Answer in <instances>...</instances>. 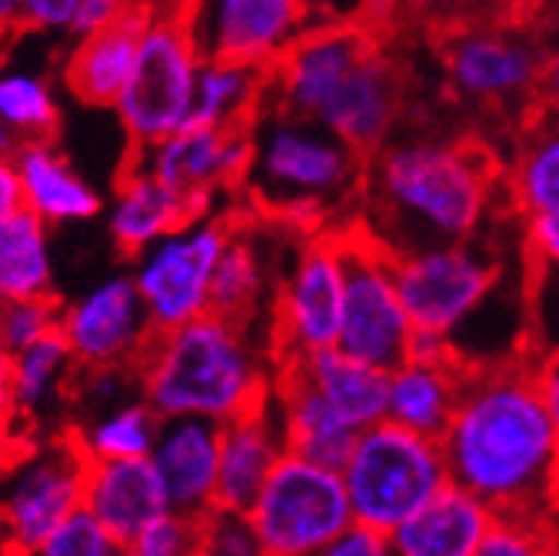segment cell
Returning a JSON list of instances; mask_svg holds the SVG:
<instances>
[{
  "label": "cell",
  "mask_w": 559,
  "mask_h": 556,
  "mask_svg": "<svg viewBox=\"0 0 559 556\" xmlns=\"http://www.w3.org/2000/svg\"><path fill=\"white\" fill-rule=\"evenodd\" d=\"M549 513L559 517V457H556V466H552V486H549Z\"/></svg>",
  "instance_id": "f5cc1de1"
},
{
  "label": "cell",
  "mask_w": 559,
  "mask_h": 556,
  "mask_svg": "<svg viewBox=\"0 0 559 556\" xmlns=\"http://www.w3.org/2000/svg\"><path fill=\"white\" fill-rule=\"evenodd\" d=\"M0 556H21L11 533H8V527H4V520H0Z\"/></svg>",
  "instance_id": "db71d44e"
},
{
  "label": "cell",
  "mask_w": 559,
  "mask_h": 556,
  "mask_svg": "<svg viewBox=\"0 0 559 556\" xmlns=\"http://www.w3.org/2000/svg\"><path fill=\"white\" fill-rule=\"evenodd\" d=\"M197 523V517L167 510L127 543V556H193Z\"/></svg>",
  "instance_id": "f35d334b"
},
{
  "label": "cell",
  "mask_w": 559,
  "mask_h": 556,
  "mask_svg": "<svg viewBox=\"0 0 559 556\" xmlns=\"http://www.w3.org/2000/svg\"><path fill=\"white\" fill-rule=\"evenodd\" d=\"M507 174L473 137H406L367 157L357 224L393 257L476 240Z\"/></svg>",
  "instance_id": "6da1fadb"
},
{
  "label": "cell",
  "mask_w": 559,
  "mask_h": 556,
  "mask_svg": "<svg viewBox=\"0 0 559 556\" xmlns=\"http://www.w3.org/2000/svg\"><path fill=\"white\" fill-rule=\"evenodd\" d=\"M144 397L160 416H203L230 424L273 397L276 360L250 323L203 314L174 330H154L133 364Z\"/></svg>",
  "instance_id": "3957f363"
},
{
  "label": "cell",
  "mask_w": 559,
  "mask_h": 556,
  "mask_svg": "<svg viewBox=\"0 0 559 556\" xmlns=\"http://www.w3.org/2000/svg\"><path fill=\"white\" fill-rule=\"evenodd\" d=\"M440 443L450 480L497 513L549 517L559 430L549 421L526 357L466 370Z\"/></svg>",
  "instance_id": "7a4b0ae2"
},
{
  "label": "cell",
  "mask_w": 559,
  "mask_h": 556,
  "mask_svg": "<svg viewBox=\"0 0 559 556\" xmlns=\"http://www.w3.org/2000/svg\"><path fill=\"white\" fill-rule=\"evenodd\" d=\"M21 147V141L11 133V127L0 120V157H14V151Z\"/></svg>",
  "instance_id": "f907efd6"
},
{
  "label": "cell",
  "mask_w": 559,
  "mask_h": 556,
  "mask_svg": "<svg viewBox=\"0 0 559 556\" xmlns=\"http://www.w3.org/2000/svg\"><path fill=\"white\" fill-rule=\"evenodd\" d=\"M136 0H84L74 24H70V37H91L104 27H110L114 21H120Z\"/></svg>",
  "instance_id": "7bdbcfd3"
},
{
  "label": "cell",
  "mask_w": 559,
  "mask_h": 556,
  "mask_svg": "<svg viewBox=\"0 0 559 556\" xmlns=\"http://www.w3.org/2000/svg\"><path fill=\"white\" fill-rule=\"evenodd\" d=\"M206 60L270 67L310 27L307 0H197L187 14Z\"/></svg>",
  "instance_id": "9a60e30c"
},
{
  "label": "cell",
  "mask_w": 559,
  "mask_h": 556,
  "mask_svg": "<svg viewBox=\"0 0 559 556\" xmlns=\"http://www.w3.org/2000/svg\"><path fill=\"white\" fill-rule=\"evenodd\" d=\"M313 556H396V553H393L390 533L364 527V523H349L340 536H333Z\"/></svg>",
  "instance_id": "60d3db41"
},
{
  "label": "cell",
  "mask_w": 559,
  "mask_h": 556,
  "mask_svg": "<svg viewBox=\"0 0 559 556\" xmlns=\"http://www.w3.org/2000/svg\"><path fill=\"white\" fill-rule=\"evenodd\" d=\"M87 453L74 437L53 440L24 457L0 486V520H4L21 556H31L70 513L84 507Z\"/></svg>",
  "instance_id": "4fadbf2b"
},
{
  "label": "cell",
  "mask_w": 559,
  "mask_h": 556,
  "mask_svg": "<svg viewBox=\"0 0 559 556\" xmlns=\"http://www.w3.org/2000/svg\"><path fill=\"white\" fill-rule=\"evenodd\" d=\"M133 154L167 187L183 193L197 217H206L214 214V197L221 190L243 187L253 161V130L190 123L167 141Z\"/></svg>",
  "instance_id": "2e32d148"
},
{
  "label": "cell",
  "mask_w": 559,
  "mask_h": 556,
  "mask_svg": "<svg viewBox=\"0 0 559 556\" xmlns=\"http://www.w3.org/2000/svg\"><path fill=\"white\" fill-rule=\"evenodd\" d=\"M287 453L284 424L273 397L250 413L234 416L221 430V483H217V507L221 510H250L260 486Z\"/></svg>",
  "instance_id": "44dd1931"
},
{
  "label": "cell",
  "mask_w": 559,
  "mask_h": 556,
  "mask_svg": "<svg viewBox=\"0 0 559 556\" xmlns=\"http://www.w3.org/2000/svg\"><path fill=\"white\" fill-rule=\"evenodd\" d=\"M24 206L47 227L87 224L104 211L97 187L57 151L53 141H24L14 151Z\"/></svg>",
  "instance_id": "603a6c76"
},
{
  "label": "cell",
  "mask_w": 559,
  "mask_h": 556,
  "mask_svg": "<svg viewBox=\"0 0 559 556\" xmlns=\"http://www.w3.org/2000/svg\"><path fill=\"white\" fill-rule=\"evenodd\" d=\"M469 14L463 21H526L530 0H463Z\"/></svg>",
  "instance_id": "bcb514c9"
},
{
  "label": "cell",
  "mask_w": 559,
  "mask_h": 556,
  "mask_svg": "<svg viewBox=\"0 0 559 556\" xmlns=\"http://www.w3.org/2000/svg\"><path fill=\"white\" fill-rule=\"evenodd\" d=\"M493 520H497L493 507L450 480L433 500L413 510L390 533L393 553L396 556H476Z\"/></svg>",
  "instance_id": "7402d4cb"
},
{
  "label": "cell",
  "mask_w": 559,
  "mask_h": 556,
  "mask_svg": "<svg viewBox=\"0 0 559 556\" xmlns=\"http://www.w3.org/2000/svg\"><path fill=\"white\" fill-rule=\"evenodd\" d=\"M287 364H294L357 434L386 421L390 370L349 357L340 346H323V351H313Z\"/></svg>",
  "instance_id": "4316f807"
},
{
  "label": "cell",
  "mask_w": 559,
  "mask_h": 556,
  "mask_svg": "<svg viewBox=\"0 0 559 556\" xmlns=\"http://www.w3.org/2000/svg\"><path fill=\"white\" fill-rule=\"evenodd\" d=\"M151 17H154V8L147 0H136V4L110 27L91 37H78V44L67 50V60L60 67L63 87L87 107L114 110L123 87L133 78L140 44H144Z\"/></svg>",
  "instance_id": "d6986e66"
},
{
  "label": "cell",
  "mask_w": 559,
  "mask_h": 556,
  "mask_svg": "<svg viewBox=\"0 0 559 556\" xmlns=\"http://www.w3.org/2000/svg\"><path fill=\"white\" fill-rule=\"evenodd\" d=\"M273 556H313L354 520L343 473L300 453H284L247 510Z\"/></svg>",
  "instance_id": "9c48e42d"
},
{
  "label": "cell",
  "mask_w": 559,
  "mask_h": 556,
  "mask_svg": "<svg viewBox=\"0 0 559 556\" xmlns=\"http://www.w3.org/2000/svg\"><path fill=\"white\" fill-rule=\"evenodd\" d=\"M84 507L97 513L123 543L160 513L174 510L167 486L151 457L136 460H97L87 466Z\"/></svg>",
  "instance_id": "cb8c5ba5"
},
{
  "label": "cell",
  "mask_w": 559,
  "mask_h": 556,
  "mask_svg": "<svg viewBox=\"0 0 559 556\" xmlns=\"http://www.w3.org/2000/svg\"><path fill=\"white\" fill-rule=\"evenodd\" d=\"M500 281L503 263L476 240L433 244L396 257V287L413 327L450 340L473 323Z\"/></svg>",
  "instance_id": "7c38bea8"
},
{
  "label": "cell",
  "mask_w": 559,
  "mask_h": 556,
  "mask_svg": "<svg viewBox=\"0 0 559 556\" xmlns=\"http://www.w3.org/2000/svg\"><path fill=\"white\" fill-rule=\"evenodd\" d=\"M340 473L354 520L383 533H393L450 483L440 437L406 430L393 421L360 430Z\"/></svg>",
  "instance_id": "5b68a950"
},
{
  "label": "cell",
  "mask_w": 559,
  "mask_h": 556,
  "mask_svg": "<svg viewBox=\"0 0 559 556\" xmlns=\"http://www.w3.org/2000/svg\"><path fill=\"white\" fill-rule=\"evenodd\" d=\"M536 104L549 107L559 114V47L546 54L543 60V74H539V87H536Z\"/></svg>",
  "instance_id": "c3c4849f"
},
{
  "label": "cell",
  "mask_w": 559,
  "mask_h": 556,
  "mask_svg": "<svg viewBox=\"0 0 559 556\" xmlns=\"http://www.w3.org/2000/svg\"><path fill=\"white\" fill-rule=\"evenodd\" d=\"M164 416L144 400L133 397L117 406L97 410L94 421L84 424L74 440L87 453L91 463L97 460H136V457H151L157 434H160Z\"/></svg>",
  "instance_id": "4dcf8cb0"
},
{
  "label": "cell",
  "mask_w": 559,
  "mask_h": 556,
  "mask_svg": "<svg viewBox=\"0 0 559 556\" xmlns=\"http://www.w3.org/2000/svg\"><path fill=\"white\" fill-rule=\"evenodd\" d=\"M409 4L419 11H450V8L463 4V0H409Z\"/></svg>",
  "instance_id": "816d5d0a"
},
{
  "label": "cell",
  "mask_w": 559,
  "mask_h": 556,
  "mask_svg": "<svg viewBox=\"0 0 559 556\" xmlns=\"http://www.w3.org/2000/svg\"><path fill=\"white\" fill-rule=\"evenodd\" d=\"M530 360V374H533V383L546 403V413L552 427L559 430V351H546V354H536V357H526Z\"/></svg>",
  "instance_id": "ee69618b"
},
{
  "label": "cell",
  "mask_w": 559,
  "mask_h": 556,
  "mask_svg": "<svg viewBox=\"0 0 559 556\" xmlns=\"http://www.w3.org/2000/svg\"><path fill=\"white\" fill-rule=\"evenodd\" d=\"M197 556H273L243 510L214 507L197 523Z\"/></svg>",
  "instance_id": "d590c367"
},
{
  "label": "cell",
  "mask_w": 559,
  "mask_h": 556,
  "mask_svg": "<svg viewBox=\"0 0 559 556\" xmlns=\"http://www.w3.org/2000/svg\"><path fill=\"white\" fill-rule=\"evenodd\" d=\"M440 57L453 97L469 107L526 114L536 104L546 50L523 31V21H450Z\"/></svg>",
  "instance_id": "52a82bcc"
},
{
  "label": "cell",
  "mask_w": 559,
  "mask_h": 556,
  "mask_svg": "<svg viewBox=\"0 0 559 556\" xmlns=\"http://www.w3.org/2000/svg\"><path fill=\"white\" fill-rule=\"evenodd\" d=\"M60 310H63V304H57L53 294L0 307V330H4L8 351L17 354V351H24V346L57 333L60 330Z\"/></svg>",
  "instance_id": "74e56055"
},
{
  "label": "cell",
  "mask_w": 559,
  "mask_h": 556,
  "mask_svg": "<svg viewBox=\"0 0 559 556\" xmlns=\"http://www.w3.org/2000/svg\"><path fill=\"white\" fill-rule=\"evenodd\" d=\"M8 434H11V427L0 421V450H4V440H8Z\"/></svg>",
  "instance_id": "6f0895ef"
},
{
  "label": "cell",
  "mask_w": 559,
  "mask_h": 556,
  "mask_svg": "<svg viewBox=\"0 0 559 556\" xmlns=\"http://www.w3.org/2000/svg\"><path fill=\"white\" fill-rule=\"evenodd\" d=\"M336 234L346 267L336 346L364 364L393 370L406 360L413 336V320L396 287V257L357 221L336 227Z\"/></svg>",
  "instance_id": "ba28073f"
},
{
  "label": "cell",
  "mask_w": 559,
  "mask_h": 556,
  "mask_svg": "<svg viewBox=\"0 0 559 556\" xmlns=\"http://www.w3.org/2000/svg\"><path fill=\"white\" fill-rule=\"evenodd\" d=\"M266 300V263L260 247L247 237V230L237 224L230 244L224 247V257L214 273L210 287V310L237 320V323H257Z\"/></svg>",
  "instance_id": "1f68e13d"
},
{
  "label": "cell",
  "mask_w": 559,
  "mask_h": 556,
  "mask_svg": "<svg viewBox=\"0 0 559 556\" xmlns=\"http://www.w3.org/2000/svg\"><path fill=\"white\" fill-rule=\"evenodd\" d=\"M549 527H552V556H559V517L549 513Z\"/></svg>",
  "instance_id": "9f6ffc18"
},
{
  "label": "cell",
  "mask_w": 559,
  "mask_h": 556,
  "mask_svg": "<svg viewBox=\"0 0 559 556\" xmlns=\"http://www.w3.org/2000/svg\"><path fill=\"white\" fill-rule=\"evenodd\" d=\"M221 430L224 424L203 416H164L151 460L177 513L200 520L217 507Z\"/></svg>",
  "instance_id": "ac0fdd59"
},
{
  "label": "cell",
  "mask_w": 559,
  "mask_h": 556,
  "mask_svg": "<svg viewBox=\"0 0 559 556\" xmlns=\"http://www.w3.org/2000/svg\"><path fill=\"white\" fill-rule=\"evenodd\" d=\"M53 294L50 227L27 206L0 221V307Z\"/></svg>",
  "instance_id": "f546056e"
},
{
  "label": "cell",
  "mask_w": 559,
  "mask_h": 556,
  "mask_svg": "<svg viewBox=\"0 0 559 556\" xmlns=\"http://www.w3.org/2000/svg\"><path fill=\"white\" fill-rule=\"evenodd\" d=\"M8 370H11V351L4 343V330H0V374H8Z\"/></svg>",
  "instance_id": "11a10c76"
},
{
  "label": "cell",
  "mask_w": 559,
  "mask_h": 556,
  "mask_svg": "<svg viewBox=\"0 0 559 556\" xmlns=\"http://www.w3.org/2000/svg\"><path fill=\"white\" fill-rule=\"evenodd\" d=\"M400 114H403L400 71L377 47L336 87V94L323 104V110L313 120H320L323 127L340 133L349 147H357L364 157H370L393 141Z\"/></svg>",
  "instance_id": "e0dca14e"
},
{
  "label": "cell",
  "mask_w": 559,
  "mask_h": 556,
  "mask_svg": "<svg viewBox=\"0 0 559 556\" xmlns=\"http://www.w3.org/2000/svg\"><path fill=\"white\" fill-rule=\"evenodd\" d=\"M0 120L17 141H53L60 127L57 91L34 71H0Z\"/></svg>",
  "instance_id": "836d02e7"
},
{
  "label": "cell",
  "mask_w": 559,
  "mask_h": 556,
  "mask_svg": "<svg viewBox=\"0 0 559 556\" xmlns=\"http://www.w3.org/2000/svg\"><path fill=\"white\" fill-rule=\"evenodd\" d=\"M21 206H24V190H21L14 157H0V221L21 211Z\"/></svg>",
  "instance_id": "7dc6e473"
},
{
  "label": "cell",
  "mask_w": 559,
  "mask_h": 556,
  "mask_svg": "<svg viewBox=\"0 0 559 556\" xmlns=\"http://www.w3.org/2000/svg\"><path fill=\"white\" fill-rule=\"evenodd\" d=\"M507 190L516 211L530 217H559V114L533 104L516 127L507 170Z\"/></svg>",
  "instance_id": "484cf974"
},
{
  "label": "cell",
  "mask_w": 559,
  "mask_h": 556,
  "mask_svg": "<svg viewBox=\"0 0 559 556\" xmlns=\"http://www.w3.org/2000/svg\"><path fill=\"white\" fill-rule=\"evenodd\" d=\"M367 157L320 120L273 104L253 123V161L243 187L260 217L310 237L336 230L333 217L360 203Z\"/></svg>",
  "instance_id": "277c9868"
},
{
  "label": "cell",
  "mask_w": 559,
  "mask_h": 556,
  "mask_svg": "<svg viewBox=\"0 0 559 556\" xmlns=\"http://www.w3.org/2000/svg\"><path fill=\"white\" fill-rule=\"evenodd\" d=\"M81 397L97 406H117L123 400H133V390L140 393V380H136V367H94V370H81Z\"/></svg>",
  "instance_id": "ab89813d"
},
{
  "label": "cell",
  "mask_w": 559,
  "mask_h": 556,
  "mask_svg": "<svg viewBox=\"0 0 559 556\" xmlns=\"http://www.w3.org/2000/svg\"><path fill=\"white\" fill-rule=\"evenodd\" d=\"M84 0H24V27L37 34H70Z\"/></svg>",
  "instance_id": "b9f144b4"
},
{
  "label": "cell",
  "mask_w": 559,
  "mask_h": 556,
  "mask_svg": "<svg viewBox=\"0 0 559 556\" xmlns=\"http://www.w3.org/2000/svg\"><path fill=\"white\" fill-rule=\"evenodd\" d=\"M273 403L280 413V424H284L290 453H300L313 463L336 470L346 463L349 450L357 443V430L313 390V383L294 364L276 367Z\"/></svg>",
  "instance_id": "d4e9b609"
},
{
  "label": "cell",
  "mask_w": 559,
  "mask_h": 556,
  "mask_svg": "<svg viewBox=\"0 0 559 556\" xmlns=\"http://www.w3.org/2000/svg\"><path fill=\"white\" fill-rule=\"evenodd\" d=\"M526 247L539 263L559 270V217H530Z\"/></svg>",
  "instance_id": "f6af8a7d"
},
{
  "label": "cell",
  "mask_w": 559,
  "mask_h": 556,
  "mask_svg": "<svg viewBox=\"0 0 559 556\" xmlns=\"http://www.w3.org/2000/svg\"><path fill=\"white\" fill-rule=\"evenodd\" d=\"M237 224L234 214H206L133 257L130 273L154 330H174L210 314V287Z\"/></svg>",
  "instance_id": "30bf717a"
},
{
  "label": "cell",
  "mask_w": 559,
  "mask_h": 556,
  "mask_svg": "<svg viewBox=\"0 0 559 556\" xmlns=\"http://www.w3.org/2000/svg\"><path fill=\"white\" fill-rule=\"evenodd\" d=\"M463 380H466V367L460 360L450 364L403 360L400 367L390 370L386 421L427 437H443L456 410Z\"/></svg>",
  "instance_id": "83f0119b"
},
{
  "label": "cell",
  "mask_w": 559,
  "mask_h": 556,
  "mask_svg": "<svg viewBox=\"0 0 559 556\" xmlns=\"http://www.w3.org/2000/svg\"><path fill=\"white\" fill-rule=\"evenodd\" d=\"M193 556H197V553H193Z\"/></svg>",
  "instance_id": "680465c9"
},
{
  "label": "cell",
  "mask_w": 559,
  "mask_h": 556,
  "mask_svg": "<svg viewBox=\"0 0 559 556\" xmlns=\"http://www.w3.org/2000/svg\"><path fill=\"white\" fill-rule=\"evenodd\" d=\"M190 221H197L193 203L174 187H167L133 154V161L117 177L114 197L107 203V230L117 250L123 257H136Z\"/></svg>",
  "instance_id": "ffe728a7"
},
{
  "label": "cell",
  "mask_w": 559,
  "mask_h": 556,
  "mask_svg": "<svg viewBox=\"0 0 559 556\" xmlns=\"http://www.w3.org/2000/svg\"><path fill=\"white\" fill-rule=\"evenodd\" d=\"M60 333L81 370L133 367L154 336L133 273H114L67 300L60 310Z\"/></svg>",
  "instance_id": "5bb4252c"
},
{
  "label": "cell",
  "mask_w": 559,
  "mask_h": 556,
  "mask_svg": "<svg viewBox=\"0 0 559 556\" xmlns=\"http://www.w3.org/2000/svg\"><path fill=\"white\" fill-rule=\"evenodd\" d=\"M476 556H552L549 517L497 513V520L483 536Z\"/></svg>",
  "instance_id": "8d00e7d4"
},
{
  "label": "cell",
  "mask_w": 559,
  "mask_h": 556,
  "mask_svg": "<svg viewBox=\"0 0 559 556\" xmlns=\"http://www.w3.org/2000/svg\"><path fill=\"white\" fill-rule=\"evenodd\" d=\"M266 97H270V71L266 67H250V63H234V60H206L203 57L190 123L253 130L257 117L266 107Z\"/></svg>",
  "instance_id": "f1b7e54d"
},
{
  "label": "cell",
  "mask_w": 559,
  "mask_h": 556,
  "mask_svg": "<svg viewBox=\"0 0 559 556\" xmlns=\"http://www.w3.org/2000/svg\"><path fill=\"white\" fill-rule=\"evenodd\" d=\"M78 374L81 367L74 354H70L60 330L11 354V383H14V400H17L21 416L47 410L63 393L70 377H78Z\"/></svg>",
  "instance_id": "d6a6232c"
},
{
  "label": "cell",
  "mask_w": 559,
  "mask_h": 556,
  "mask_svg": "<svg viewBox=\"0 0 559 556\" xmlns=\"http://www.w3.org/2000/svg\"><path fill=\"white\" fill-rule=\"evenodd\" d=\"M346 267L336 230L310 234L270 300L266 340L276 367L300 360L323 346H336L343 317Z\"/></svg>",
  "instance_id": "8fae6325"
},
{
  "label": "cell",
  "mask_w": 559,
  "mask_h": 556,
  "mask_svg": "<svg viewBox=\"0 0 559 556\" xmlns=\"http://www.w3.org/2000/svg\"><path fill=\"white\" fill-rule=\"evenodd\" d=\"M31 556H127V543L87 507L70 513Z\"/></svg>",
  "instance_id": "e575fe53"
},
{
  "label": "cell",
  "mask_w": 559,
  "mask_h": 556,
  "mask_svg": "<svg viewBox=\"0 0 559 556\" xmlns=\"http://www.w3.org/2000/svg\"><path fill=\"white\" fill-rule=\"evenodd\" d=\"M200 67L203 50L190 31V21L154 11L133 78L114 107L133 151H147L190 123Z\"/></svg>",
  "instance_id": "8992f818"
},
{
  "label": "cell",
  "mask_w": 559,
  "mask_h": 556,
  "mask_svg": "<svg viewBox=\"0 0 559 556\" xmlns=\"http://www.w3.org/2000/svg\"><path fill=\"white\" fill-rule=\"evenodd\" d=\"M24 27V0H0V37Z\"/></svg>",
  "instance_id": "681fc988"
}]
</instances>
